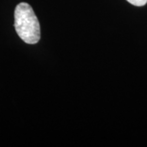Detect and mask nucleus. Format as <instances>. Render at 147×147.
<instances>
[{"instance_id": "f257e3e1", "label": "nucleus", "mask_w": 147, "mask_h": 147, "mask_svg": "<svg viewBox=\"0 0 147 147\" xmlns=\"http://www.w3.org/2000/svg\"><path fill=\"white\" fill-rule=\"evenodd\" d=\"M14 26L18 36L28 44H35L40 39V25L32 7L21 3L14 12Z\"/></svg>"}, {"instance_id": "f03ea898", "label": "nucleus", "mask_w": 147, "mask_h": 147, "mask_svg": "<svg viewBox=\"0 0 147 147\" xmlns=\"http://www.w3.org/2000/svg\"><path fill=\"white\" fill-rule=\"evenodd\" d=\"M131 4L137 7H142L147 3V0H127Z\"/></svg>"}]
</instances>
